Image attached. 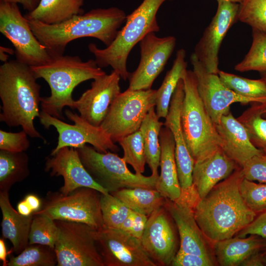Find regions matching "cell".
Instances as JSON below:
<instances>
[{"label":"cell","mask_w":266,"mask_h":266,"mask_svg":"<svg viewBox=\"0 0 266 266\" xmlns=\"http://www.w3.org/2000/svg\"><path fill=\"white\" fill-rule=\"evenodd\" d=\"M244 178L242 167H238L194 205L196 221L209 240L215 242L233 237L256 217L240 192Z\"/></svg>","instance_id":"cell-1"},{"label":"cell","mask_w":266,"mask_h":266,"mask_svg":"<svg viewBox=\"0 0 266 266\" xmlns=\"http://www.w3.org/2000/svg\"><path fill=\"white\" fill-rule=\"evenodd\" d=\"M37 79L30 66L16 60L0 66V121L10 127L21 126L30 137L46 142L34 125L41 98Z\"/></svg>","instance_id":"cell-2"},{"label":"cell","mask_w":266,"mask_h":266,"mask_svg":"<svg viewBox=\"0 0 266 266\" xmlns=\"http://www.w3.org/2000/svg\"><path fill=\"white\" fill-rule=\"evenodd\" d=\"M127 15L116 7L96 8L56 25H47L29 20L38 41L53 56L63 55L68 43L82 37H93L106 47L115 38Z\"/></svg>","instance_id":"cell-3"},{"label":"cell","mask_w":266,"mask_h":266,"mask_svg":"<svg viewBox=\"0 0 266 266\" xmlns=\"http://www.w3.org/2000/svg\"><path fill=\"white\" fill-rule=\"evenodd\" d=\"M37 78H43L49 85L51 95L41 97V111L65 120V106L74 109L72 96L75 88L83 82L94 79L106 73L95 60L83 61L77 56L57 55L47 63L31 66Z\"/></svg>","instance_id":"cell-4"},{"label":"cell","mask_w":266,"mask_h":266,"mask_svg":"<svg viewBox=\"0 0 266 266\" xmlns=\"http://www.w3.org/2000/svg\"><path fill=\"white\" fill-rule=\"evenodd\" d=\"M166 0H143L130 14L127 15L125 26L118 32L113 42L103 49L90 43L88 49L100 67L111 66L121 78L126 81L130 72L127 68L128 56L134 46L148 33L160 31L157 14Z\"/></svg>","instance_id":"cell-5"},{"label":"cell","mask_w":266,"mask_h":266,"mask_svg":"<svg viewBox=\"0 0 266 266\" xmlns=\"http://www.w3.org/2000/svg\"><path fill=\"white\" fill-rule=\"evenodd\" d=\"M182 79L184 97L181 122L187 146L195 163L209 157L221 147V139L200 96L193 71L187 69Z\"/></svg>","instance_id":"cell-6"},{"label":"cell","mask_w":266,"mask_h":266,"mask_svg":"<svg viewBox=\"0 0 266 266\" xmlns=\"http://www.w3.org/2000/svg\"><path fill=\"white\" fill-rule=\"evenodd\" d=\"M76 149L92 178L109 193L124 188H156L159 175L146 176L132 172L116 153H100L87 144Z\"/></svg>","instance_id":"cell-7"},{"label":"cell","mask_w":266,"mask_h":266,"mask_svg":"<svg viewBox=\"0 0 266 266\" xmlns=\"http://www.w3.org/2000/svg\"><path fill=\"white\" fill-rule=\"evenodd\" d=\"M101 194L86 187L76 188L66 195L59 191H49L40 209L33 215H44L53 220L82 223L98 230L103 227Z\"/></svg>","instance_id":"cell-8"},{"label":"cell","mask_w":266,"mask_h":266,"mask_svg":"<svg viewBox=\"0 0 266 266\" xmlns=\"http://www.w3.org/2000/svg\"><path fill=\"white\" fill-rule=\"evenodd\" d=\"M156 93L152 89L128 88L113 102L100 127L114 143L139 130L149 110L155 106Z\"/></svg>","instance_id":"cell-9"},{"label":"cell","mask_w":266,"mask_h":266,"mask_svg":"<svg viewBox=\"0 0 266 266\" xmlns=\"http://www.w3.org/2000/svg\"><path fill=\"white\" fill-rule=\"evenodd\" d=\"M0 32L12 43L16 60L21 63L37 66L53 57L37 39L16 3L0 0Z\"/></svg>","instance_id":"cell-10"},{"label":"cell","mask_w":266,"mask_h":266,"mask_svg":"<svg viewBox=\"0 0 266 266\" xmlns=\"http://www.w3.org/2000/svg\"><path fill=\"white\" fill-rule=\"evenodd\" d=\"M65 114L70 121L74 122L73 125L67 124L46 112H40L38 118L40 124L46 129L54 127L58 133L57 144L51 151L50 156L65 147L77 148L86 144L92 145L100 153L119 151V147L100 127L92 125L70 110H65Z\"/></svg>","instance_id":"cell-11"},{"label":"cell","mask_w":266,"mask_h":266,"mask_svg":"<svg viewBox=\"0 0 266 266\" xmlns=\"http://www.w3.org/2000/svg\"><path fill=\"white\" fill-rule=\"evenodd\" d=\"M54 221L60 231L54 247L58 266H104L94 237L95 229L82 223Z\"/></svg>","instance_id":"cell-12"},{"label":"cell","mask_w":266,"mask_h":266,"mask_svg":"<svg viewBox=\"0 0 266 266\" xmlns=\"http://www.w3.org/2000/svg\"><path fill=\"white\" fill-rule=\"evenodd\" d=\"M94 234L104 266H157L140 239L120 229L104 226L95 229Z\"/></svg>","instance_id":"cell-13"},{"label":"cell","mask_w":266,"mask_h":266,"mask_svg":"<svg viewBox=\"0 0 266 266\" xmlns=\"http://www.w3.org/2000/svg\"><path fill=\"white\" fill-rule=\"evenodd\" d=\"M177 232L175 222L164 206L148 216L140 241L157 266L171 265L179 248Z\"/></svg>","instance_id":"cell-14"},{"label":"cell","mask_w":266,"mask_h":266,"mask_svg":"<svg viewBox=\"0 0 266 266\" xmlns=\"http://www.w3.org/2000/svg\"><path fill=\"white\" fill-rule=\"evenodd\" d=\"M139 43L140 59L136 69L130 73L128 88L148 90L151 89L172 54L176 39L173 36L158 37L152 32L146 34Z\"/></svg>","instance_id":"cell-15"},{"label":"cell","mask_w":266,"mask_h":266,"mask_svg":"<svg viewBox=\"0 0 266 266\" xmlns=\"http://www.w3.org/2000/svg\"><path fill=\"white\" fill-rule=\"evenodd\" d=\"M190 62L197 80L200 96L215 124L220 122L223 115L230 112V106L234 103H262L259 100L239 95L229 89L218 74L209 72L194 53L191 55Z\"/></svg>","instance_id":"cell-16"},{"label":"cell","mask_w":266,"mask_h":266,"mask_svg":"<svg viewBox=\"0 0 266 266\" xmlns=\"http://www.w3.org/2000/svg\"><path fill=\"white\" fill-rule=\"evenodd\" d=\"M217 11L201 37L196 45L194 53L210 72L218 74V54L227 32L238 20L239 3L217 0Z\"/></svg>","instance_id":"cell-17"},{"label":"cell","mask_w":266,"mask_h":266,"mask_svg":"<svg viewBox=\"0 0 266 266\" xmlns=\"http://www.w3.org/2000/svg\"><path fill=\"white\" fill-rule=\"evenodd\" d=\"M121 77L115 71L96 78L91 88L85 91L74 102L79 115L93 126L100 127L109 109L121 93Z\"/></svg>","instance_id":"cell-18"},{"label":"cell","mask_w":266,"mask_h":266,"mask_svg":"<svg viewBox=\"0 0 266 266\" xmlns=\"http://www.w3.org/2000/svg\"><path fill=\"white\" fill-rule=\"evenodd\" d=\"M184 97V83L181 79L172 96L164 126L170 130L173 137L175 160L181 193L189 194L195 190L192 178L195 161L187 146L181 125V111Z\"/></svg>","instance_id":"cell-19"},{"label":"cell","mask_w":266,"mask_h":266,"mask_svg":"<svg viewBox=\"0 0 266 266\" xmlns=\"http://www.w3.org/2000/svg\"><path fill=\"white\" fill-rule=\"evenodd\" d=\"M195 204L180 196L175 201L165 199L164 206L176 225L180 238L178 251L213 259L207 240L196 221Z\"/></svg>","instance_id":"cell-20"},{"label":"cell","mask_w":266,"mask_h":266,"mask_svg":"<svg viewBox=\"0 0 266 266\" xmlns=\"http://www.w3.org/2000/svg\"><path fill=\"white\" fill-rule=\"evenodd\" d=\"M44 170L51 176H61L64 184L59 192L66 195L76 188L86 187L102 194L109 192L97 183L84 167L76 148L65 147L47 157Z\"/></svg>","instance_id":"cell-21"},{"label":"cell","mask_w":266,"mask_h":266,"mask_svg":"<svg viewBox=\"0 0 266 266\" xmlns=\"http://www.w3.org/2000/svg\"><path fill=\"white\" fill-rule=\"evenodd\" d=\"M215 126L221 139V148L240 167L263 153L253 145L245 127L231 112L223 115Z\"/></svg>","instance_id":"cell-22"},{"label":"cell","mask_w":266,"mask_h":266,"mask_svg":"<svg viewBox=\"0 0 266 266\" xmlns=\"http://www.w3.org/2000/svg\"><path fill=\"white\" fill-rule=\"evenodd\" d=\"M240 167L221 147L202 161L195 163L193 185L199 199L205 197L212 188Z\"/></svg>","instance_id":"cell-23"},{"label":"cell","mask_w":266,"mask_h":266,"mask_svg":"<svg viewBox=\"0 0 266 266\" xmlns=\"http://www.w3.org/2000/svg\"><path fill=\"white\" fill-rule=\"evenodd\" d=\"M160 141L161 172L155 189L165 199L175 201L180 198L182 191L175 160V143L171 131L166 127L161 129Z\"/></svg>","instance_id":"cell-24"},{"label":"cell","mask_w":266,"mask_h":266,"mask_svg":"<svg viewBox=\"0 0 266 266\" xmlns=\"http://www.w3.org/2000/svg\"><path fill=\"white\" fill-rule=\"evenodd\" d=\"M8 193L0 191L1 231L3 237L11 242L13 252L18 255L29 244V234L33 215L24 216L14 209L10 203Z\"/></svg>","instance_id":"cell-25"},{"label":"cell","mask_w":266,"mask_h":266,"mask_svg":"<svg viewBox=\"0 0 266 266\" xmlns=\"http://www.w3.org/2000/svg\"><path fill=\"white\" fill-rule=\"evenodd\" d=\"M249 235L235 236L214 242V254L219 265L240 266L249 256L266 247L264 238L255 234Z\"/></svg>","instance_id":"cell-26"},{"label":"cell","mask_w":266,"mask_h":266,"mask_svg":"<svg viewBox=\"0 0 266 266\" xmlns=\"http://www.w3.org/2000/svg\"><path fill=\"white\" fill-rule=\"evenodd\" d=\"M84 0H40L38 6L24 16L47 25L59 24L84 13Z\"/></svg>","instance_id":"cell-27"},{"label":"cell","mask_w":266,"mask_h":266,"mask_svg":"<svg viewBox=\"0 0 266 266\" xmlns=\"http://www.w3.org/2000/svg\"><path fill=\"white\" fill-rule=\"evenodd\" d=\"M186 55L184 49L177 51L171 68L166 72L161 86L156 90L155 110L160 119L166 117L173 94L187 70Z\"/></svg>","instance_id":"cell-28"},{"label":"cell","mask_w":266,"mask_h":266,"mask_svg":"<svg viewBox=\"0 0 266 266\" xmlns=\"http://www.w3.org/2000/svg\"><path fill=\"white\" fill-rule=\"evenodd\" d=\"M109 193L122 201L131 210L147 216L164 206L165 202V198L156 189L124 188Z\"/></svg>","instance_id":"cell-29"},{"label":"cell","mask_w":266,"mask_h":266,"mask_svg":"<svg viewBox=\"0 0 266 266\" xmlns=\"http://www.w3.org/2000/svg\"><path fill=\"white\" fill-rule=\"evenodd\" d=\"M29 156L25 152L0 150V191L8 192L15 183L30 175Z\"/></svg>","instance_id":"cell-30"},{"label":"cell","mask_w":266,"mask_h":266,"mask_svg":"<svg viewBox=\"0 0 266 266\" xmlns=\"http://www.w3.org/2000/svg\"><path fill=\"white\" fill-rule=\"evenodd\" d=\"M154 107L147 113L139 130L142 135L146 164L150 168L151 174L158 175L161 154L160 133L164 123L160 121Z\"/></svg>","instance_id":"cell-31"},{"label":"cell","mask_w":266,"mask_h":266,"mask_svg":"<svg viewBox=\"0 0 266 266\" xmlns=\"http://www.w3.org/2000/svg\"><path fill=\"white\" fill-rule=\"evenodd\" d=\"M251 104L237 119L245 127L253 145L266 154V118L263 116L266 104Z\"/></svg>","instance_id":"cell-32"},{"label":"cell","mask_w":266,"mask_h":266,"mask_svg":"<svg viewBox=\"0 0 266 266\" xmlns=\"http://www.w3.org/2000/svg\"><path fill=\"white\" fill-rule=\"evenodd\" d=\"M218 74L224 84L234 93L266 104V83L261 78L248 79L220 70Z\"/></svg>","instance_id":"cell-33"},{"label":"cell","mask_w":266,"mask_h":266,"mask_svg":"<svg viewBox=\"0 0 266 266\" xmlns=\"http://www.w3.org/2000/svg\"><path fill=\"white\" fill-rule=\"evenodd\" d=\"M55 249L38 244H29L17 256H12L8 266H54L57 265Z\"/></svg>","instance_id":"cell-34"},{"label":"cell","mask_w":266,"mask_h":266,"mask_svg":"<svg viewBox=\"0 0 266 266\" xmlns=\"http://www.w3.org/2000/svg\"><path fill=\"white\" fill-rule=\"evenodd\" d=\"M252 41L249 50L243 59L237 64L234 69L240 72L266 69V33L252 30Z\"/></svg>","instance_id":"cell-35"},{"label":"cell","mask_w":266,"mask_h":266,"mask_svg":"<svg viewBox=\"0 0 266 266\" xmlns=\"http://www.w3.org/2000/svg\"><path fill=\"white\" fill-rule=\"evenodd\" d=\"M123 150L125 162L131 166L135 173L142 174L146 163L142 135L139 130L128 135L118 141Z\"/></svg>","instance_id":"cell-36"},{"label":"cell","mask_w":266,"mask_h":266,"mask_svg":"<svg viewBox=\"0 0 266 266\" xmlns=\"http://www.w3.org/2000/svg\"><path fill=\"white\" fill-rule=\"evenodd\" d=\"M33 215L29 234V244H38L54 248L60 233L55 221L44 215Z\"/></svg>","instance_id":"cell-37"},{"label":"cell","mask_w":266,"mask_h":266,"mask_svg":"<svg viewBox=\"0 0 266 266\" xmlns=\"http://www.w3.org/2000/svg\"><path fill=\"white\" fill-rule=\"evenodd\" d=\"M100 207L103 226L119 229L131 210L110 193L101 194Z\"/></svg>","instance_id":"cell-38"},{"label":"cell","mask_w":266,"mask_h":266,"mask_svg":"<svg viewBox=\"0 0 266 266\" xmlns=\"http://www.w3.org/2000/svg\"><path fill=\"white\" fill-rule=\"evenodd\" d=\"M238 20L266 33V0H243L239 4Z\"/></svg>","instance_id":"cell-39"},{"label":"cell","mask_w":266,"mask_h":266,"mask_svg":"<svg viewBox=\"0 0 266 266\" xmlns=\"http://www.w3.org/2000/svg\"><path fill=\"white\" fill-rule=\"evenodd\" d=\"M239 189L244 201L251 210L256 214L266 211V183H256L244 178Z\"/></svg>","instance_id":"cell-40"},{"label":"cell","mask_w":266,"mask_h":266,"mask_svg":"<svg viewBox=\"0 0 266 266\" xmlns=\"http://www.w3.org/2000/svg\"><path fill=\"white\" fill-rule=\"evenodd\" d=\"M28 134L23 130L19 132L0 130V150L11 152H25L30 146Z\"/></svg>","instance_id":"cell-41"},{"label":"cell","mask_w":266,"mask_h":266,"mask_svg":"<svg viewBox=\"0 0 266 266\" xmlns=\"http://www.w3.org/2000/svg\"><path fill=\"white\" fill-rule=\"evenodd\" d=\"M244 177L250 181L266 183V154L255 155L242 167Z\"/></svg>","instance_id":"cell-42"},{"label":"cell","mask_w":266,"mask_h":266,"mask_svg":"<svg viewBox=\"0 0 266 266\" xmlns=\"http://www.w3.org/2000/svg\"><path fill=\"white\" fill-rule=\"evenodd\" d=\"M215 264L213 259L178 251L171 266H211Z\"/></svg>","instance_id":"cell-43"},{"label":"cell","mask_w":266,"mask_h":266,"mask_svg":"<svg viewBox=\"0 0 266 266\" xmlns=\"http://www.w3.org/2000/svg\"><path fill=\"white\" fill-rule=\"evenodd\" d=\"M250 234L257 235L266 239V211L256 216L254 220L239 231L236 236L244 237Z\"/></svg>","instance_id":"cell-44"},{"label":"cell","mask_w":266,"mask_h":266,"mask_svg":"<svg viewBox=\"0 0 266 266\" xmlns=\"http://www.w3.org/2000/svg\"><path fill=\"white\" fill-rule=\"evenodd\" d=\"M131 215L133 220L131 235L140 239L145 229L148 216L133 210L131 211Z\"/></svg>","instance_id":"cell-45"},{"label":"cell","mask_w":266,"mask_h":266,"mask_svg":"<svg viewBox=\"0 0 266 266\" xmlns=\"http://www.w3.org/2000/svg\"><path fill=\"white\" fill-rule=\"evenodd\" d=\"M241 266H265L263 254L259 251L255 252L247 257L240 264Z\"/></svg>","instance_id":"cell-46"},{"label":"cell","mask_w":266,"mask_h":266,"mask_svg":"<svg viewBox=\"0 0 266 266\" xmlns=\"http://www.w3.org/2000/svg\"><path fill=\"white\" fill-rule=\"evenodd\" d=\"M24 200L31 207L33 212L38 211L41 207L42 201L34 194L27 195Z\"/></svg>","instance_id":"cell-47"},{"label":"cell","mask_w":266,"mask_h":266,"mask_svg":"<svg viewBox=\"0 0 266 266\" xmlns=\"http://www.w3.org/2000/svg\"><path fill=\"white\" fill-rule=\"evenodd\" d=\"M7 2L22 4L23 8L28 12L33 10L38 5L40 0H1Z\"/></svg>","instance_id":"cell-48"},{"label":"cell","mask_w":266,"mask_h":266,"mask_svg":"<svg viewBox=\"0 0 266 266\" xmlns=\"http://www.w3.org/2000/svg\"><path fill=\"white\" fill-rule=\"evenodd\" d=\"M18 212L22 215L28 216L33 214V210L24 199L21 200L17 204Z\"/></svg>","instance_id":"cell-49"},{"label":"cell","mask_w":266,"mask_h":266,"mask_svg":"<svg viewBox=\"0 0 266 266\" xmlns=\"http://www.w3.org/2000/svg\"><path fill=\"white\" fill-rule=\"evenodd\" d=\"M7 252L5 242L3 238L0 239V259L2 261V266H8L7 260Z\"/></svg>","instance_id":"cell-50"},{"label":"cell","mask_w":266,"mask_h":266,"mask_svg":"<svg viewBox=\"0 0 266 266\" xmlns=\"http://www.w3.org/2000/svg\"><path fill=\"white\" fill-rule=\"evenodd\" d=\"M261 78L266 83V69L259 72Z\"/></svg>","instance_id":"cell-51"},{"label":"cell","mask_w":266,"mask_h":266,"mask_svg":"<svg viewBox=\"0 0 266 266\" xmlns=\"http://www.w3.org/2000/svg\"><path fill=\"white\" fill-rule=\"evenodd\" d=\"M228 1H230L233 2L237 3H240L243 0H227Z\"/></svg>","instance_id":"cell-52"},{"label":"cell","mask_w":266,"mask_h":266,"mask_svg":"<svg viewBox=\"0 0 266 266\" xmlns=\"http://www.w3.org/2000/svg\"><path fill=\"white\" fill-rule=\"evenodd\" d=\"M263 256H264L265 266H266V251L265 253L263 254Z\"/></svg>","instance_id":"cell-53"},{"label":"cell","mask_w":266,"mask_h":266,"mask_svg":"<svg viewBox=\"0 0 266 266\" xmlns=\"http://www.w3.org/2000/svg\"><path fill=\"white\" fill-rule=\"evenodd\" d=\"M263 116L264 118H266V109H265V110L264 113H263Z\"/></svg>","instance_id":"cell-54"}]
</instances>
